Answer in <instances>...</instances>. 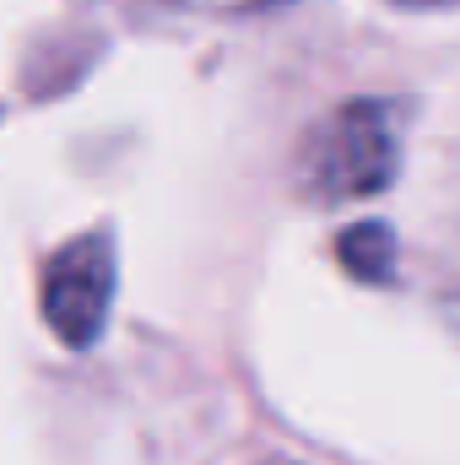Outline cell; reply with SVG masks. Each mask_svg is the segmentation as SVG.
<instances>
[{
	"instance_id": "cell-2",
	"label": "cell",
	"mask_w": 460,
	"mask_h": 465,
	"mask_svg": "<svg viewBox=\"0 0 460 465\" xmlns=\"http://www.w3.org/2000/svg\"><path fill=\"white\" fill-rule=\"evenodd\" d=\"M44 320L65 347H93L109 325V303H115V238L104 228L71 238L65 249L49 254L44 265V287H38Z\"/></svg>"
},
{
	"instance_id": "cell-1",
	"label": "cell",
	"mask_w": 460,
	"mask_h": 465,
	"mask_svg": "<svg viewBox=\"0 0 460 465\" xmlns=\"http://www.w3.org/2000/svg\"><path fill=\"white\" fill-rule=\"evenodd\" d=\"M401 168V114L385 98H352L325 114L298 152V190L320 206L379 195Z\"/></svg>"
},
{
	"instance_id": "cell-5",
	"label": "cell",
	"mask_w": 460,
	"mask_h": 465,
	"mask_svg": "<svg viewBox=\"0 0 460 465\" xmlns=\"http://www.w3.org/2000/svg\"><path fill=\"white\" fill-rule=\"evenodd\" d=\"M395 5H439V0H395Z\"/></svg>"
},
{
	"instance_id": "cell-3",
	"label": "cell",
	"mask_w": 460,
	"mask_h": 465,
	"mask_svg": "<svg viewBox=\"0 0 460 465\" xmlns=\"http://www.w3.org/2000/svg\"><path fill=\"white\" fill-rule=\"evenodd\" d=\"M342 265L352 276H363V282H390V271H395V238H390V228H379V223L352 228L342 238Z\"/></svg>"
},
{
	"instance_id": "cell-4",
	"label": "cell",
	"mask_w": 460,
	"mask_h": 465,
	"mask_svg": "<svg viewBox=\"0 0 460 465\" xmlns=\"http://www.w3.org/2000/svg\"><path fill=\"white\" fill-rule=\"evenodd\" d=\"M163 5H179V11H212V16H238V11H265V5H282V0H163Z\"/></svg>"
}]
</instances>
